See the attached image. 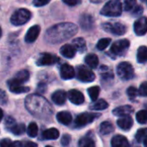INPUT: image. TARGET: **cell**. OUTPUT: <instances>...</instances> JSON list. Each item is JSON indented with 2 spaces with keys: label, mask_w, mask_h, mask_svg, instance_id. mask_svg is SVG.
Here are the masks:
<instances>
[{
  "label": "cell",
  "mask_w": 147,
  "mask_h": 147,
  "mask_svg": "<svg viewBox=\"0 0 147 147\" xmlns=\"http://www.w3.org/2000/svg\"><path fill=\"white\" fill-rule=\"evenodd\" d=\"M78 30V26L72 22L58 23L47 30L45 40L50 44H58L74 36Z\"/></svg>",
  "instance_id": "obj_1"
},
{
  "label": "cell",
  "mask_w": 147,
  "mask_h": 147,
  "mask_svg": "<svg viewBox=\"0 0 147 147\" xmlns=\"http://www.w3.org/2000/svg\"><path fill=\"white\" fill-rule=\"evenodd\" d=\"M26 109L34 116L38 118H48L53 115V108L43 96L33 94L27 96L25 101Z\"/></svg>",
  "instance_id": "obj_2"
},
{
  "label": "cell",
  "mask_w": 147,
  "mask_h": 147,
  "mask_svg": "<svg viewBox=\"0 0 147 147\" xmlns=\"http://www.w3.org/2000/svg\"><path fill=\"white\" fill-rule=\"evenodd\" d=\"M122 12V7L120 0H109L101 9V15L105 16H120Z\"/></svg>",
  "instance_id": "obj_3"
},
{
  "label": "cell",
  "mask_w": 147,
  "mask_h": 147,
  "mask_svg": "<svg viewBox=\"0 0 147 147\" xmlns=\"http://www.w3.org/2000/svg\"><path fill=\"white\" fill-rule=\"evenodd\" d=\"M31 17V12L27 9H19L11 16L10 22L15 26H20L28 22Z\"/></svg>",
  "instance_id": "obj_4"
},
{
  "label": "cell",
  "mask_w": 147,
  "mask_h": 147,
  "mask_svg": "<svg viewBox=\"0 0 147 147\" xmlns=\"http://www.w3.org/2000/svg\"><path fill=\"white\" fill-rule=\"evenodd\" d=\"M102 28L110 34L115 35H123L127 31V27L121 22H108L102 24Z\"/></svg>",
  "instance_id": "obj_5"
},
{
  "label": "cell",
  "mask_w": 147,
  "mask_h": 147,
  "mask_svg": "<svg viewBox=\"0 0 147 147\" xmlns=\"http://www.w3.org/2000/svg\"><path fill=\"white\" fill-rule=\"evenodd\" d=\"M117 74L122 80H130L134 76V70L128 62H121L117 66Z\"/></svg>",
  "instance_id": "obj_6"
},
{
  "label": "cell",
  "mask_w": 147,
  "mask_h": 147,
  "mask_svg": "<svg viewBox=\"0 0 147 147\" xmlns=\"http://www.w3.org/2000/svg\"><path fill=\"white\" fill-rule=\"evenodd\" d=\"M129 46H130V42L128 40H127V39L120 40H117L113 43V45L111 46L110 52L114 55L121 56L127 51Z\"/></svg>",
  "instance_id": "obj_7"
},
{
  "label": "cell",
  "mask_w": 147,
  "mask_h": 147,
  "mask_svg": "<svg viewBox=\"0 0 147 147\" xmlns=\"http://www.w3.org/2000/svg\"><path fill=\"white\" fill-rule=\"evenodd\" d=\"M77 77H78V80H80L81 82H84V83L93 82L96 78L94 72L84 65H80L78 67Z\"/></svg>",
  "instance_id": "obj_8"
},
{
  "label": "cell",
  "mask_w": 147,
  "mask_h": 147,
  "mask_svg": "<svg viewBox=\"0 0 147 147\" xmlns=\"http://www.w3.org/2000/svg\"><path fill=\"white\" fill-rule=\"evenodd\" d=\"M59 61V58L52 53H41L37 61H36V64L40 66H42V65H53L55 63H57Z\"/></svg>",
  "instance_id": "obj_9"
},
{
  "label": "cell",
  "mask_w": 147,
  "mask_h": 147,
  "mask_svg": "<svg viewBox=\"0 0 147 147\" xmlns=\"http://www.w3.org/2000/svg\"><path fill=\"white\" fill-rule=\"evenodd\" d=\"M96 115L90 113H83L79 115L75 120V125L77 127H84L94 121Z\"/></svg>",
  "instance_id": "obj_10"
},
{
  "label": "cell",
  "mask_w": 147,
  "mask_h": 147,
  "mask_svg": "<svg viewBox=\"0 0 147 147\" xmlns=\"http://www.w3.org/2000/svg\"><path fill=\"white\" fill-rule=\"evenodd\" d=\"M134 32L137 35H145L147 30V20L146 17L142 16L139 18L134 25Z\"/></svg>",
  "instance_id": "obj_11"
},
{
  "label": "cell",
  "mask_w": 147,
  "mask_h": 147,
  "mask_svg": "<svg viewBox=\"0 0 147 147\" xmlns=\"http://www.w3.org/2000/svg\"><path fill=\"white\" fill-rule=\"evenodd\" d=\"M40 32V28L38 25L32 26L27 32L25 35V41L27 43H33L35 41V40L38 38Z\"/></svg>",
  "instance_id": "obj_12"
},
{
  "label": "cell",
  "mask_w": 147,
  "mask_h": 147,
  "mask_svg": "<svg viewBox=\"0 0 147 147\" xmlns=\"http://www.w3.org/2000/svg\"><path fill=\"white\" fill-rule=\"evenodd\" d=\"M68 98L71 101V102L76 105H80L84 102V95L79 90H71L68 92Z\"/></svg>",
  "instance_id": "obj_13"
},
{
  "label": "cell",
  "mask_w": 147,
  "mask_h": 147,
  "mask_svg": "<svg viewBox=\"0 0 147 147\" xmlns=\"http://www.w3.org/2000/svg\"><path fill=\"white\" fill-rule=\"evenodd\" d=\"M74 76H75V71L71 65H70L68 64H64L61 65L60 77L62 78V79L69 80V79H71L72 78H74Z\"/></svg>",
  "instance_id": "obj_14"
},
{
  "label": "cell",
  "mask_w": 147,
  "mask_h": 147,
  "mask_svg": "<svg viewBox=\"0 0 147 147\" xmlns=\"http://www.w3.org/2000/svg\"><path fill=\"white\" fill-rule=\"evenodd\" d=\"M28 78H29V73H28V71H26V70H22V71H18L16 74V76L12 79H10L9 81L11 83H14V84H21L22 85V84L26 83L28 80Z\"/></svg>",
  "instance_id": "obj_15"
},
{
  "label": "cell",
  "mask_w": 147,
  "mask_h": 147,
  "mask_svg": "<svg viewBox=\"0 0 147 147\" xmlns=\"http://www.w3.org/2000/svg\"><path fill=\"white\" fill-rule=\"evenodd\" d=\"M134 121L132 117H130L129 115L127 116H123L121 118H120L117 121V125L120 128H121L124 131H127L129 129H131V127H133Z\"/></svg>",
  "instance_id": "obj_16"
},
{
  "label": "cell",
  "mask_w": 147,
  "mask_h": 147,
  "mask_svg": "<svg viewBox=\"0 0 147 147\" xmlns=\"http://www.w3.org/2000/svg\"><path fill=\"white\" fill-rule=\"evenodd\" d=\"M134 112V109L133 107H131L130 105H124V106H121L118 107L116 109H115L113 110V114L116 116H120V117H123V116H127L129 115L131 113Z\"/></svg>",
  "instance_id": "obj_17"
},
{
  "label": "cell",
  "mask_w": 147,
  "mask_h": 147,
  "mask_svg": "<svg viewBox=\"0 0 147 147\" xmlns=\"http://www.w3.org/2000/svg\"><path fill=\"white\" fill-rule=\"evenodd\" d=\"M112 147H130L127 139L122 135H116L111 140Z\"/></svg>",
  "instance_id": "obj_18"
},
{
  "label": "cell",
  "mask_w": 147,
  "mask_h": 147,
  "mask_svg": "<svg viewBox=\"0 0 147 147\" xmlns=\"http://www.w3.org/2000/svg\"><path fill=\"white\" fill-rule=\"evenodd\" d=\"M80 26L83 29L90 30L94 26V19L90 15H83L80 17Z\"/></svg>",
  "instance_id": "obj_19"
},
{
  "label": "cell",
  "mask_w": 147,
  "mask_h": 147,
  "mask_svg": "<svg viewBox=\"0 0 147 147\" xmlns=\"http://www.w3.org/2000/svg\"><path fill=\"white\" fill-rule=\"evenodd\" d=\"M60 53L62 56H64L65 58H67V59H72L75 55H76V49L73 47L72 45H70V44H65L64 45L60 50H59Z\"/></svg>",
  "instance_id": "obj_20"
},
{
  "label": "cell",
  "mask_w": 147,
  "mask_h": 147,
  "mask_svg": "<svg viewBox=\"0 0 147 147\" xmlns=\"http://www.w3.org/2000/svg\"><path fill=\"white\" fill-rule=\"evenodd\" d=\"M52 100L54 103L58 104V105H63L65 101H66V93L65 91L59 90L55 91L53 95H52Z\"/></svg>",
  "instance_id": "obj_21"
},
{
  "label": "cell",
  "mask_w": 147,
  "mask_h": 147,
  "mask_svg": "<svg viewBox=\"0 0 147 147\" xmlns=\"http://www.w3.org/2000/svg\"><path fill=\"white\" fill-rule=\"evenodd\" d=\"M56 117H57L58 121L63 125H69L72 120L71 115L67 111H61V112L58 113Z\"/></svg>",
  "instance_id": "obj_22"
},
{
  "label": "cell",
  "mask_w": 147,
  "mask_h": 147,
  "mask_svg": "<svg viewBox=\"0 0 147 147\" xmlns=\"http://www.w3.org/2000/svg\"><path fill=\"white\" fill-rule=\"evenodd\" d=\"M8 85H9V90L13 93H16V94L25 93V92H28L29 90L28 87H25V86H22V85L17 84H14V83H11L10 81L8 82Z\"/></svg>",
  "instance_id": "obj_23"
},
{
  "label": "cell",
  "mask_w": 147,
  "mask_h": 147,
  "mask_svg": "<svg viewBox=\"0 0 147 147\" xmlns=\"http://www.w3.org/2000/svg\"><path fill=\"white\" fill-rule=\"evenodd\" d=\"M85 63L87 64L88 66H90L92 69H95L97 67L98 64H99V60H98V57L94 54V53H90L88 54L85 59H84Z\"/></svg>",
  "instance_id": "obj_24"
},
{
  "label": "cell",
  "mask_w": 147,
  "mask_h": 147,
  "mask_svg": "<svg viewBox=\"0 0 147 147\" xmlns=\"http://www.w3.org/2000/svg\"><path fill=\"white\" fill-rule=\"evenodd\" d=\"M59 136V132L56 128H49L42 133V138L44 140H56Z\"/></svg>",
  "instance_id": "obj_25"
},
{
  "label": "cell",
  "mask_w": 147,
  "mask_h": 147,
  "mask_svg": "<svg viewBox=\"0 0 147 147\" xmlns=\"http://www.w3.org/2000/svg\"><path fill=\"white\" fill-rule=\"evenodd\" d=\"M72 46L76 49V51H78L80 53H84L86 50V42L84 38H77L73 40L72 41Z\"/></svg>",
  "instance_id": "obj_26"
},
{
  "label": "cell",
  "mask_w": 147,
  "mask_h": 147,
  "mask_svg": "<svg viewBox=\"0 0 147 147\" xmlns=\"http://www.w3.org/2000/svg\"><path fill=\"white\" fill-rule=\"evenodd\" d=\"M114 131V126L109 121H103L100 125V133L102 135L109 134Z\"/></svg>",
  "instance_id": "obj_27"
},
{
  "label": "cell",
  "mask_w": 147,
  "mask_h": 147,
  "mask_svg": "<svg viewBox=\"0 0 147 147\" xmlns=\"http://www.w3.org/2000/svg\"><path fill=\"white\" fill-rule=\"evenodd\" d=\"M108 107H109V104H108V102H107L105 100H103V99H99V100L95 101V102L91 105L90 109H93V110L99 111V110L106 109Z\"/></svg>",
  "instance_id": "obj_28"
},
{
  "label": "cell",
  "mask_w": 147,
  "mask_h": 147,
  "mask_svg": "<svg viewBox=\"0 0 147 147\" xmlns=\"http://www.w3.org/2000/svg\"><path fill=\"white\" fill-rule=\"evenodd\" d=\"M147 59V48L146 46H142L138 49L137 60L139 63H146Z\"/></svg>",
  "instance_id": "obj_29"
},
{
  "label": "cell",
  "mask_w": 147,
  "mask_h": 147,
  "mask_svg": "<svg viewBox=\"0 0 147 147\" xmlns=\"http://www.w3.org/2000/svg\"><path fill=\"white\" fill-rule=\"evenodd\" d=\"M78 147H96V144L94 140H92L89 136H86L79 140Z\"/></svg>",
  "instance_id": "obj_30"
},
{
  "label": "cell",
  "mask_w": 147,
  "mask_h": 147,
  "mask_svg": "<svg viewBox=\"0 0 147 147\" xmlns=\"http://www.w3.org/2000/svg\"><path fill=\"white\" fill-rule=\"evenodd\" d=\"M10 132L14 135H22L25 132V125L22 123L20 124H14L10 128Z\"/></svg>",
  "instance_id": "obj_31"
},
{
  "label": "cell",
  "mask_w": 147,
  "mask_h": 147,
  "mask_svg": "<svg viewBox=\"0 0 147 147\" xmlns=\"http://www.w3.org/2000/svg\"><path fill=\"white\" fill-rule=\"evenodd\" d=\"M121 3V7L126 11L132 10L136 6V0H120Z\"/></svg>",
  "instance_id": "obj_32"
},
{
  "label": "cell",
  "mask_w": 147,
  "mask_h": 147,
  "mask_svg": "<svg viewBox=\"0 0 147 147\" xmlns=\"http://www.w3.org/2000/svg\"><path fill=\"white\" fill-rule=\"evenodd\" d=\"M99 93H100V88L98 86H93V87H90L88 89V94H89L91 101H93V102L97 100Z\"/></svg>",
  "instance_id": "obj_33"
},
{
  "label": "cell",
  "mask_w": 147,
  "mask_h": 147,
  "mask_svg": "<svg viewBox=\"0 0 147 147\" xmlns=\"http://www.w3.org/2000/svg\"><path fill=\"white\" fill-rule=\"evenodd\" d=\"M27 133H28V135L29 137H31V138L36 137L37 134H38V127H37L36 123L31 122V123L28 125Z\"/></svg>",
  "instance_id": "obj_34"
},
{
  "label": "cell",
  "mask_w": 147,
  "mask_h": 147,
  "mask_svg": "<svg viewBox=\"0 0 147 147\" xmlns=\"http://www.w3.org/2000/svg\"><path fill=\"white\" fill-rule=\"evenodd\" d=\"M110 42H111V39H109V38H102V39H101L97 42L96 47H97L98 50L102 51V50L106 49V47H109V45L110 44Z\"/></svg>",
  "instance_id": "obj_35"
},
{
  "label": "cell",
  "mask_w": 147,
  "mask_h": 147,
  "mask_svg": "<svg viewBox=\"0 0 147 147\" xmlns=\"http://www.w3.org/2000/svg\"><path fill=\"white\" fill-rule=\"evenodd\" d=\"M136 119L139 123L140 124H146V110H140L136 115Z\"/></svg>",
  "instance_id": "obj_36"
},
{
  "label": "cell",
  "mask_w": 147,
  "mask_h": 147,
  "mask_svg": "<svg viewBox=\"0 0 147 147\" xmlns=\"http://www.w3.org/2000/svg\"><path fill=\"white\" fill-rule=\"evenodd\" d=\"M135 139L138 142H142L144 140H146V129L143 128V129L139 130L135 135Z\"/></svg>",
  "instance_id": "obj_37"
},
{
  "label": "cell",
  "mask_w": 147,
  "mask_h": 147,
  "mask_svg": "<svg viewBox=\"0 0 147 147\" xmlns=\"http://www.w3.org/2000/svg\"><path fill=\"white\" fill-rule=\"evenodd\" d=\"M127 93L128 96H129L130 98H132V99H133V98H135V97L137 96V95L139 94L137 89H136L135 87H133V86H131V87H129V88L127 89Z\"/></svg>",
  "instance_id": "obj_38"
},
{
  "label": "cell",
  "mask_w": 147,
  "mask_h": 147,
  "mask_svg": "<svg viewBox=\"0 0 147 147\" xmlns=\"http://www.w3.org/2000/svg\"><path fill=\"white\" fill-rule=\"evenodd\" d=\"M132 10H133V15L134 16H140L144 12V9L140 5H136Z\"/></svg>",
  "instance_id": "obj_39"
},
{
  "label": "cell",
  "mask_w": 147,
  "mask_h": 147,
  "mask_svg": "<svg viewBox=\"0 0 147 147\" xmlns=\"http://www.w3.org/2000/svg\"><path fill=\"white\" fill-rule=\"evenodd\" d=\"M138 93L142 96H147V83L146 82H144L140 87V90L138 91Z\"/></svg>",
  "instance_id": "obj_40"
},
{
  "label": "cell",
  "mask_w": 147,
  "mask_h": 147,
  "mask_svg": "<svg viewBox=\"0 0 147 147\" xmlns=\"http://www.w3.org/2000/svg\"><path fill=\"white\" fill-rule=\"evenodd\" d=\"M13 142L9 139H3L0 141V147H12Z\"/></svg>",
  "instance_id": "obj_41"
},
{
  "label": "cell",
  "mask_w": 147,
  "mask_h": 147,
  "mask_svg": "<svg viewBox=\"0 0 147 147\" xmlns=\"http://www.w3.org/2000/svg\"><path fill=\"white\" fill-rule=\"evenodd\" d=\"M51 0H33V4L35 7H41L47 4Z\"/></svg>",
  "instance_id": "obj_42"
},
{
  "label": "cell",
  "mask_w": 147,
  "mask_h": 147,
  "mask_svg": "<svg viewBox=\"0 0 147 147\" xmlns=\"http://www.w3.org/2000/svg\"><path fill=\"white\" fill-rule=\"evenodd\" d=\"M70 141H71V136L68 134H65L61 139V144L63 146H67L70 144Z\"/></svg>",
  "instance_id": "obj_43"
},
{
  "label": "cell",
  "mask_w": 147,
  "mask_h": 147,
  "mask_svg": "<svg viewBox=\"0 0 147 147\" xmlns=\"http://www.w3.org/2000/svg\"><path fill=\"white\" fill-rule=\"evenodd\" d=\"M63 2L69 6H75L81 3V0H63Z\"/></svg>",
  "instance_id": "obj_44"
},
{
  "label": "cell",
  "mask_w": 147,
  "mask_h": 147,
  "mask_svg": "<svg viewBox=\"0 0 147 147\" xmlns=\"http://www.w3.org/2000/svg\"><path fill=\"white\" fill-rule=\"evenodd\" d=\"M5 124H6L7 126H9V127H11L15 124V121H14V119L11 118V117H7V119H6V121H5Z\"/></svg>",
  "instance_id": "obj_45"
},
{
  "label": "cell",
  "mask_w": 147,
  "mask_h": 147,
  "mask_svg": "<svg viewBox=\"0 0 147 147\" xmlns=\"http://www.w3.org/2000/svg\"><path fill=\"white\" fill-rule=\"evenodd\" d=\"M22 147H38V146L35 143H34V142L28 141V142H26L25 145H24V146Z\"/></svg>",
  "instance_id": "obj_46"
},
{
  "label": "cell",
  "mask_w": 147,
  "mask_h": 147,
  "mask_svg": "<svg viewBox=\"0 0 147 147\" xmlns=\"http://www.w3.org/2000/svg\"><path fill=\"white\" fill-rule=\"evenodd\" d=\"M12 147H22V146L20 142H13V146Z\"/></svg>",
  "instance_id": "obj_47"
},
{
  "label": "cell",
  "mask_w": 147,
  "mask_h": 147,
  "mask_svg": "<svg viewBox=\"0 0 147 147\" xmlns=\"http://www.w3.org/2000/svg\"><path fill=\"white\" fill-rule=\"evenodd\" d=\"M3 110L0 109V121H1V120L3 119Z\"/></svg>",
  "instance_id": "obj_48"
},
{
  "label": "cell",
  "mask_w": 147,
  "mask_h": 147,
  "mask_svg": "<svg viewBox=\"0 0 147 147\" xmlns=\"http://www.w3.org/2000/svg\"><path fill=\"white\" fill-rule=\"evenodd\" d=\"M90 2H92V3H101L102 0H90Z\"/></svg>",
  "instance_id": "obj_49"
},
{
  "label": "cell",
  "mask_w": 147,
  "mask_h": 147,
  "mask_svg": "<svg viewBox=\"0 0 147 147\" xmlns=\"http://www.w3.org/2000/svg\"><path fill=\"white\" fill-rule=\"evenodd\" d=\"M1 34H2V31H1V28H0V37H1Z\"/></svg>",
  "instance_id": "obj_50"
},
{
  "label": "cell",
  "mask_w": 147,
  "mask_h": 147,
  "mask_svg": "<svg viewBox=\"0 0 147 147\" xmlns=\"http://www.w3.org/2000/svg\"><path fill=\"white\" fill-rule=\"evenodd\" d=\"M46 147H53V146H47Z\"/></svg>",
  "instance_id": "obj_51"
},
{
  "label": "cell",
  "mask_w": 147,
  "mask_h": 147,
  "mask_svg": "<svg viewBox=\"0 0 147 147\" xmlns=\"http://www.w3.org/2000/svg\"><path fill=\"white\" fill-rule=\"evenodd\" d=\"M141 1H143V2H146V0H141Z\"/></svg>",
  "instance_id": "obj_52"
}]
</instances>
